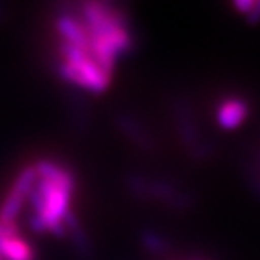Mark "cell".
<instances>
[{
    "instance_id": "6da1fadb",
    "label": "cell",
    "mask_w": 260,
    "mask_h": 260,
    "mask_svg": "<svg viewBox=\"0 0 260 260\" xmlns=\"http://www.w3.org/2000/svg\"><path fill=\"white\" fill-rule=\"evenodd\" d=\"M60 74L66 82L91 92H102L110 85V76L89 55L77 64H69L64 61L60 66Z\"/></svg>"
},
{
    "instance_id": "7a4b0ae2",
    "label": "cell",
    "mask_w": 260,
    "mask_h": 260,
    "mask_svg": "<svg viewBox=\"0 0 260 260\" xmlns=\"http://www.w3.org/2000/svg\"><path fill=\"white\" fill-rule=\"evenodd\" d=\"M246 115H248V105L241 99H231L226 101L224 104H221V107L218 108L216 118H218V124L222 128L232 130L245 121Z\"/></svg>"
},
{
    "instance_id": "3957f363",
    "label": "cell",
    "mask_w": 260,
    "mask_h": 260,
    "mask_svg": "<svg viewBox=\"0 0 260 260\" xmlns=\"http://www.w3.org/2000/svg\"><path fill=\"white\" fill-rule=\"evenodd\" d=\"M24 201H25L24 196L11 191L8 198L5 199L2 209H0V222H4V224H13L17 213L21 212Z\"/></svg>"
},
{
    "instance_id": "277c9868",
    "label": "cell",
    "mask_w": 260,
    "mask_h": 260,
    "mask_svg": "<svg viewBox=\"0 0 260 260\" xmlns=\"http://www.w3.org/2000/svg\"><path fill=\"white\" fill-rule=\"evenodd\" d=\"M143 243L147 249L152 251V252H161L166 248L165 241L152 232H146L143 235Z\"/></svg>"
},
{
    "instance_id": "5b68a950",
    "label": "cell",
    "mask_w": 260,
    "mask_h": 260,
    "mask_svg": "<svg viewBox=\"0 0 260 260\" xmlns=\"http://www.w3.org/2000/svg\"><path fill=\"white\" fill-rule=\"evenodd\" d=\"M19 237V231H17L16 224H4V222H0V241L4 238H16Z\"/></svg>"
},
{
    "instance_id": "8992f818",
    "label": "cell",
    "mask_w": 260,
    "mask_h": 260,
    "mask_svg": "<svg viewBox=\"0 0 260 260\" xmlns=\"http://www.w3.org/2000/svg\"><path fill=\"white\" fill-rule=\"evenodd\" d=\"M28 226H30V229L33 232H38V234H43V232L47 231V226H46L44 219L40 215H36V213L28 219Z\"/></svg>"
},
{
    "instance_id": "52a82bcc",
    "label": "cell",
    "mask_w": 260,
    "mask_h": 260,
    "mask_svg": "<svg viewBox=\"0 0 260 260\" xmlns=\"http://www.w3.org/2000/svg\"><path fill=\"white\" fill-rule=\"evenodd\" d=\"M254 5H255L254 0H241V2H235L234 4V8L238 13H241V14H249L251 10L254 8Z\"/></svg>"
},
{
    "instance_id": "ba28073f",
    "label": "cell",
    "mask_w": 260,
    "mask_h": 260,
    "mask_svg": "<svg viewBox=\"0 0 260 260\" xmlns=\"http://www.w3.org/2000/svg\"><path fill=\"white\" fill-rule=\"evenodd\" d=\"M246 21H248V24H257L258 21H260V2H255V5H254V8L251 10V13L249 14H246Z\"/></svg>"
},
{
    "instance_id": "9c48e42d",
    "label": "cell",
    "mask_w": 260,
    "mask_h": 260,
    "mask_svg": "<svg viewBox=\"0 0 260 260\" xmlns=\"http://www.w3.org/2000/svg\"><path fill=\"white\" fill-rule=\"evenodd\" d=\"M0 260H4V257H2V255H0Z\"/></svg>"
}]
</instances>
